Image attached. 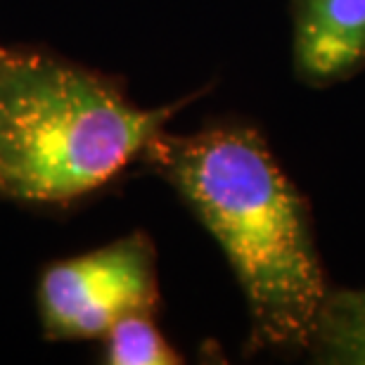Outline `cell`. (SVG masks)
Masks as SVG:
<instances>
[{
  "instance_id": "obj_1",
  "label": "cell",
  "mask_w": 365,
  "mask_h": 365,
  "mask_svg": "<svg viewBox=\"0 0 365 365\" xmlns=\"http://www.w3.org/2000/svg\"><path fill=\"white\" fill-rule=\"evenodd\" d=\"M140 164L180 197L221 247L242 289L245 354H306L330 284L309 200L252 123L162 130Z\"/></svg>"
},
{
  "instance_id": "obj_2",
  "label": "cell",
  "mask_w": 365,
  "mask_h": 365,
  "mask_svg": "<svg viewBox=\"0 0 365 365\" xmlns=\"http://www.w3.org/2000/svg\"><path fill=\"white\" fill-rule=\"evenodd\" d=\"M202 93L145 109L119 78L43 48L0 46V197L29 207L88 200L140 164Z\"/></svg>"
},
{
  "instance_id": "obj_3",
  "label": "cell",
  "mask_w": 365,
  "mask_h": 365,
  "mask_svg": "<svg viewBox=\"0 0 365 365\" xmlns=\"http://www.w3.org/2000/svg\"><path fill=\"white\" fill-rule=\"evenodd\" d=\"M157 306V250L143 230L53 261L36 284L38 323L48 341L102 339L121 316Z\"/></svg>"
},
{
  "instance_id": "obj_4",
  "label": "cell",
  "mask_w": 365,
  "mask_h": 365,
  "mask_svg": "<svg viewBox=\"0 0 365 365\" xmlns=\"http://www.w3.org/2000/svg\"><path fill=\"white\" fill-rule=\"evenodd\" d=\"M292 64L309 88H330L365 69V0H289Z\"/></svg>"
},
{
  "instance_id": "obj_5",
  "label": "cell",
  "mask_w": 365,
  "mask_h": 365,
  "mask_svg": "<svg viewBox=\"0 0 365 365\" xmlns=\"http://www.w3.org/2000/svg\"><path fill=\"white\" fill-rule=\"evenodd\" d=\"M306 354L316 363L365 365V289L330 287Z\"/></svg>"
},
{
  "instance_id": "obj_6",
  "label": "cell",
  "mask_w": 365,
  "mask_h": 365,
  "mask_svg": "<svg viewBox=\"0 0 365 365\" xmlns=\"http://www.w3.org/2000/svg\"><path fill=\"white\" fill-rule=\"evenodd\" d=\"M157 311H130L102 334L100 361L107 365H176L182 354L159 330Z\"/></svg>"
}]
</instances>
